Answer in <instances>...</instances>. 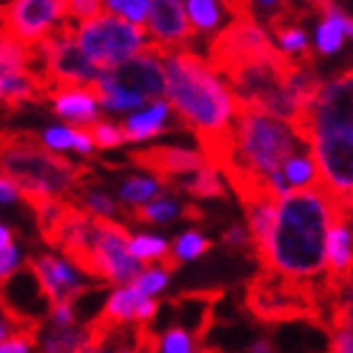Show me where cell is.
<instances>
[{
  "label": "cell",
  "mask_w": 353,
  "mask_h": 353,
  "mask_svg": "<svg viewBox=\"0 0 353 353\" xmlns=\"http://www.w3.org/2000/svg\"><path fill=\"white\" fill-rule=\"evenodd\" d=\"M164 71L172 111L197 137L210 167L220 172L235 137L237 99L232 88L210 61L187 48L164 53Z\"/></svg>",
  "instance_id": "obj_1"
},
{
  "label": "cell",
  "mask_w": 353,
  "mask_h": 353,
  "mask_svg": "<svg viewBox=\"0 0 353 353\" xmlns=\"http://www.w3.org/2000/svg\"><path fill=\"white\" fill-rule=\"evenodd\" d=\"M341 214L353 212L321 184L280 197L270 240L258 255L265 272L298 285H313L325 272V243Z\"/></svg>",
  "instance_id": "obj_2"
},
{
  "label": "cell",
  "mask_w": 353,
  "mask_h": 353,
  "mask_svg": "<svg viewBox=\"0 0 353 353\" xmlns=\"http://www.w3.org/2000/svg\"><path fill=\"white\" fill-rule=\"evenodd\" d=\"M305 149H310V144L290 121H283L265 111L237 109L232 149L220 172L228 176L235 194L245 205L258 197H270V179L290 157Z\"/></svg>",
  "instance_id": "obj_3"
},
{
  "label": "cell",
  "mask_w": 353,
  "mask_h": 353,
  "mask_svg": "<svg viewBox=\"0 0 353 353\" xmlns=\"http://www.w3.org/2000/svg\"><path fill=\"white\" fill-rule=\"evenodd\" d=\"M0 170L18 190H41L74 202L96 182L88 164L61 157L38 134L26 129H0Z\"/></svg>",
  "instance_id": "obj_4"
},
{
  "label": "cell",
  "mask_w": 353,
  "mask_h": 353,
  "mask_svg": "<svg viewBox=\"0 0 353 353\" xmlns=\"http://www.w3.org/2000/svg\"><path fill=\"white\" fill-rule=\"evenodd\" d=\"M167 48L149 43L134 59L121 66L103 71L99 83L91 86L96 101L111 111H134L141 103L164 101L167 96V71H164Z\"/></svg>",
  "instance_id": "obj_5"
},
{
  "label": "cell",
  "mask_w": 353,
  "mask_h": 353,
  "mask_svg": "<svg viewBox=\"0 0 353 353\" xmlns=\"http://www.w3.org/2000/svg\"><path fill=\"white\" fill-rule=\"evenodd\" d=\"M149 30L144 26L129 23L121 15L103 13L76 28V43L86 53V59L101 71L121 66L124 61L134 59L152 43Z\"/></svg>",
  "instance_id": "obj_6"
},
{
  "label": "cell",
  "mask_w": 353,
  "mask_h": 353,
  "mask_svg": "<svg viewBox=\"0 0 353 353\" xmlns=\"http://www.w3.org/2000/svg\"><path fill=\"white\" fill-rule=\"evenodd\" d=\"M43 59V81L51 91L59 88H91L99 83L103 71L86 59L76 43V26L63 21L43 43L36 46Z\"/></svg>",
  "instance_id": "obj_7"
},
{
  "label": "cell",
  "mask_w": 353,
  "mask_h": 353,
  "mask_svg": "<svg viewBox=\"0 0 353 353\" xmlns=\"http://www.w3.org/2000/svg\"><path fill=\"white\" fill-rule=\"evenodd\" d=\"M129 230L109 217H94V278L114 285H134V280L147 270L144 263L129 250Z\"/></svg>",
  "instance_id": "obj_8"
},
{
  "label": "cell",
  "mask_w": 353,
  "mask_h": 353,
  "mask_svg": "<svg viewBox=\"0 0 353 353\" xmlns=\"http://www.w3.org/2000/svg\"><path fill=\"white\" fill-rule=\"evenodd\" d=\"M280 48L255 18H235L228 28L220 30L210 43V63L217 74H230L232 68L275 56Z\"/></svg>",
  "instance_id": "obj_9"
},
{
  "label": "cell",
  "mask_w": 353,
  "mask_h": 353,
  "mask_svg": "<svg viewBox=\"0 0 353 353\" xmlns=\"http://www.w3.org/2000/svg\"><path fill=\"white\" fill-rule=\"evenodd\" d=\"M68 15V0H10L0 3V30L36 48Z\"/></svg>",
  "instance_id": "obj_10"
},
{
  "label": "cell",
  "mask_w": 353,
  "mask_h": 353,
  "mask_svg": "<svg viewBox=\"0 0 353 353\" xmlns=\"http://www.w3.org/2000/svg\"><path fill=\"white\" fill-rule=\"evenodd\" d=\"M331 126H353V68L321 83V91L295 129L303 139H308L310 132Z\"/></svg>",
  "instance_id": "obj_11"
},
{
  "label": "cell",
  "mask_w": 353,
  "mask_h": 353,
  "mask_svg": "<svg viewBox=\"0 0 353 353\" xmlns=\"http://www.w3.org/2000/svg\"><path fill=\"white\" fill-rule=\"evenodd\" d=\"M23 265L36 275L38 285L43 288L51 308L53 305H61V303H79L83 295L99 290V285L81 283L74 275V270L61 258L51 255V252H30Z\"/></svg>",
  "instance_id": "obj_12"
},
{
  "label": "cell",
  "mask_w": 353,
  "mask_h": 353,
  "mask_svg": "<svg viewBox=\"0 0 353 353\" xmlns=\"http://www.w3.org/2000/svg\"><path fill=\"white\" fill-rule=\"evenodd\" d=\"M126 159L134 167L149 172L162 187H167L170 182H174V179H179L184 174H194V172H202L205 167H210V162H207V157L202 152L172 147V144H159V147L129 152Z\"/></svg>",
  "instance_id": "obj_13"
},
{
  "label": "cell",
  "mask_w": 353,
  "mask_h": 353,
  "mask_svg": "<svg viewBox=\"0 0 353 353\" xmlns=\"http://www.w3.org/2000/svg\"><path fill=\"white\" fill-rule=\"evenodd\" d=\"M147 30L152 36V43L162 46L167 51L184 48L197 33L182 0H152Z\"/></svg>",
  "instance_id": "obj_14"
},
{
  "label": "cell",
  "mask_w": 353,
  "mask_h": 353,
  "mask_svg": "<svg viewBox=\"0 0 353 353\" xmlns=\"http://www.w3.org/2000/svg\"><path fill=\"white\" fill-rule=\"evenodd\" d=\"M353 214H341L333 222L325 243V283L331 293H339L341 288L353 280V232H351Z\"/></svg>",
  "instance_id": "obj_15"
},
{
  "label": "cell",
  "mask_w": 353,
  "mask_h": 353,
  "mask_svg": "<svg viewBox=\"0 0 353 353\" xmlns=\"http://www.w3.org/2000/svg\"><path fill=\"white\" fill-rule=\"evenodd\" d=\"M321 184V176H318V164L313 159V152L305 149L301 154L290 157L280 172L270 179L268 184V192L270 197L280 199L290 194V192H301V190H310V187H318Z\"/></svg>",
  "instance_id": "obj_16"
},
{
  "label": "cell",
  "mask_w": 353,
  "mask_h": 353,
  "mask_svg": "<svg viewBox=\"0 0 353 353\" xmlns=\"http://www.w3.org/2000/svg\"><path fill=\"white\" fill-rule=\"evenodd\" d=\"M53 114H59L71 129L74 126H91L99 121V109H96V96L91 88H59L48 94Z\"/></svg>",
  "instance_id": "obj_17"
},
{
  "label": "cell",
  "mask_w": 353,
  "mask_h": 353,
  "mask_svg": "<svg viewBox=\"0 0 353 353\" xmlns=\"http://www.w3.org/2000/svg\"><path fill=\"white\" fill-rule=\"evenodd\" d=\"M220 298V293H210V290H194V293H182L172 301L174 316L182 328L197 339V343L205 339L207 328L212 323V305Z\"/></svg>",
  "instance_id": "obj_18"
},
{
  "label": "cell",
  "mask_w": 353,
  "mask_h": 353,
  "mask_svg": "<svg viewBox=\"0 0 353 353\" xmlns=\"http://www.w3.org/2000/svg\"><path fill=\"white\" fill-rule=\"evenodd\" d=\"M290 8L283 6L278 13L270 18V28L272 36H275V43H278L280 53H285L293 63H303V66H310L308 59V36L305 30L298 26L295 21H290Z\"/></svg>",
  "instance_id": "obj_19"
},
{
  "label": "cell",
  "mask_w": 353,
  "mask_h": 353,
  "mask_svg": "<svg viewBox=\"0 0 353 353\" xmlns=\"http://www.w3.org/2000/svg\"><path fill=\"white\" fill-rule=\"evenodd\" d=\"M147 295H141L134 285H121L109 295V301L103 303L101 313L96 316V321L111 331L124 328L129 323H137V310H139L141 301Z\"/></svg>",
  "instance_id": "obj_20"
},
{
  "label": "cell",
  "mask_w": 353,
  "mask_h": 353,
  "mask_svg": "<svg viewBox=\"0 0 353 353\" xmlns=\"http://www.w3.org/2000/svg\"><path fill=\"white\" fill-rule=\"evenodd\" d=\"M346 38H353V18L343 13L339 6H331L323 13V21L316 28V48L323 56L339 53L346 43Z\"/></svg>",
  "instance_id": "obj_21"
},
{
  "label": "cell",
  "mask_w": 353,
  "mask_h": 353,
  "mask_svg": "<svg viewBox=\"0 0 353 353\" xmlns=\"http://www.w3.org/2000/svg\"><path fill=\"white\" fill-rule=\"evenodd\" d=\"M172 114V106L167 101H157L149 103L144 111H137L126 119L121 129L126 134V141H144V139H154L159 134H164L170 126H167V119Z\"/></svg>",
  "instance_id": "obj_22"
},
{
  "label": "cell",
  "mask_w": 353,
  "mask_h": 353,
  "mask_svg": "<svg viewBox=\"0 0 353 353\" xmlns=\"http://www.w3.org/2000/svg\"><path fill=\"white\" fill-rule=\"evenodd\" d=\"M38 348H41V353H91L86 325L83 328H79V325L63 328V325L53 323L43 325Z\"/></svg>",
  "instance_id": "obj_23"
},
{
  "label": "cell",
  "mask_w": 353,
  "mask_h": 353,
  "mask_svg": "<svg viewBox=\"0 0 353 353\" xmlns=\"http://www.w3.org/2000/svg\"><path fill=\"white\" fill-rule=\"evenodd\" d=\"M275 205L278 199L272 197H258L252 202H245V212H248V230L252 235V245L258 255L265 250V245L270 240L272 222H275Z\"/></svg>",
  "instance_id": "obj_24"
},
{
  "label": "cell",
  "mask_w": 353,
  "mask_h": 353,
  "mask_svg": "<svg viewBox=\"0 0 353 353\" xmlns=\"http://www.w3.org/2000/svg\"><path fill=\"white\" fill-rule=\"evenodd\" d=\"M167 187L179 190L194 199H222L225 197V184L220 179V172L214 167H205L202 172H194L187 179H174Z\"/></svg>",
  "instance_id": "obj_25"
},
{
  "label": "cell",
  "mask_w": 353,
  "mask_h": 353,
  "mask_svg": "<svg viewBox=\"0 0 353 353\" xmlns=\"http://www.w3.org/2000/svg\"><path fill=\"white\" fill-rule=\"evenodd\" d=\"M176 214H182V207L174 205L167 197H157L147 205L124 207V217L134 222H147V225H159V222H172Z\"/></svg>",
  "instance_id": "obj_26"
},
{
  "label": "cell",
  "mask_w": 353,
  "mask_h": 353,
  "mask_svg": "<svg viewBox=\"0 0 353 353\" xmlns=\"http://www.w3.org/2000/svg\"><path fill=\"white\" fill-rule=\"evenodd\" d=\"M159 187H162V184L157 182L154 176H129V179L121 184L119 197H121L124 205L139 207L159 197Z\"/></svg>",
  "instance_id": "obj_27"
},
{
  "label": "cell",
  "mask_w": 353,
  "mask_h": 353,
  "mask_svg": "<svg viewBox=\"0 0 353 353\" xmlns=\"http://www.w3.org/2000/svg\"><path fill=\"white\" fill-rule=\"evenodd\" d=\"M187 15L197 33H210L220 26V6L217 0H184Z\"/></svg>",
  "instance_id": "obj_28"
},
{
  "label": "cell",
  "mask_w": 353,
  "mask_h": 353,
  "mask_svg": "<svg viewBox=\"0 0 353 353\" xmlns=\"http://www.w3.org/2000/svg\"><path fill=\"white\" fill-rule=\"evenodd\" d=\"M129 250H132L134 258L144 265H152V263H157V260L162 263L172 252L167 240H162V237H157V235H134L132 243H129Z\"/></svg>",
  "instance_id": "obj_29"
},
{
  "label": "cell",
  "mask_w": 353,
  "mask_h": 353,
  "mask_svg": "<svg viewBox=\"0 0 353 353\" xmlns=\"http://www.w3.org/2000/svg\"><path fill=\"white\" fill-rule=\"evenodd\" d=\"M76 202H79L83 210H88L94 217H109V220H114L117 214H124V207L117 205L109 194H103V192H99V190H91V187H86V190L76 197Z\"/></svg>",
  "instance_id": "obj_30"
},
{
  "label": "cell",
  "mask_w": 353,
  "mask_h": 353,
  "mask_svg": "<svg viewBox=\"0 0 353 353\" xmlns=\"http://www.w3.org/2000/svg\"><path fill=\"white\" fill-rule=\"evenodd\" d=\"M197 339L182 325H172L159 336L157 333V353H194Z\"/></svg>",
  "instance_id": "obj_31"
},
{
  "label": "cell",
  "mask_w": 353,
  "mask_h": 353,
  "mask_svg": "<svg viewBox=\"0 0 353 353\" xmlns=\"http://www.w3.org/2000/svg\"><path fill=\"white\" fill-rule=\"evenodd\" d=\"M83 129L91 134L96 149H114V147H121L126 141V134L121 129V124H111L106 119H99V121H94L91 126H83Z\"/></svg>",
  "instance_id": "obj_32"
},
{
  "label": "cell",
  "mask_w": 353,
  "mask_h": 353,
  "mask_svg": "<svg viewBox=\"0 0 353 353\" xmlns=\"http://www.w3.org/2000/svg\"><path fill=\"white\" fill-rule=\"evenodd\" d=\"M207 250H210V240H207L205 235L194 232V230H190V232H184V235L176 237L174 248H172V255H174L179 263H187V260L199 258V255Z\"/></svg>",
  "instance_id": "obj_33"
},
{
  "label": "cell",
  "mask_w": 353,
  "mask_h": 353,
  "mask_svg": "<svg viewBox=\"0 0 353 353\" xmlns=\"http://www.w3.org/2000/svg\"><path fill=\"white\" fill-rule=\"evenodd\" d=\"M106 8H109L114 15H121L129 23H147L149 18V8H152V0H106Z\"/></svg>",
  "instance_id": "obj_34"
},
{
  "label": "cell",
  "mask_w": 353,
  "mask_h": 353,
  "mask_svg": "<svg viewBox=\"0 0 353 353\" xmlns=\"http://www.w3.org/2000/svg\"><path fill=\"white\" fill-rule=\"evenodd\" d=\"M43 328H33V331H13L6 341H0V353H30L33 346H38Z\"/></svg>",
  "instance_id": "obj_35"
},
{
  "label": "cell",
  "mask_w": 353,
  "mask_h": 353,
  "mask_svg": "<svg viewBox=\"0 0 353 353\" xmlns=\"http://www.w3.org/2000/svg\"><path fill=\"white\" fill-rule=\"evenodd\" d=\"M167 280H170V272L167 270H162V268H147L139 278L134 280V288H137L141 295L152 298V295L162 293L164 285H167Z\"/></svg>",
  "instance_id": "obj_36"
},
{
  "label": "cell",
  "mask_w": 353,
  "mask_h": 353,
  "mask_svg": "<svg viewBox=\"0 0 353 353\" xmlns=\"http://www.w3.org/2000/svg\"><path fill=\"white\" fill-rule=\"evenodd\" d=\"M103 6H106V0H68V18L88 23L103 15Z\"/></svg>",
  "instance_id": "obj_37"
},
{
  "label": "cell",
  "mask_w": 353,
  "mask_h": 353,
  "mask_svg": "<svg viewBox=\"0 0 353 353\" xmlns=\"http://www.w3.org/2000/svg\"><path fill=\"white\" fill-rule=\"evenodd\" d=\"M15 272H18V250L15 245H10L6 250H0V285H6Z\"/></svg>",
  "instance_id": "obj_38"
},
{
  "label": "cell",
  "mask_w": 353,
  "mask_h": 353,
  "mask_svg": "<svg viewBox=\"0 0 353 353\" xmlns=\"http://www.w3.org/2000/svg\"><path fill=\"white\" fill-rule=\"evenodd\" d=\"M222 240H225V245H230V248H235V250H248V248L252 245L250 230L240 228V225H232L230 230H225V235H222Z\"/></svg>",
  "instance_id": "obj_39"
},
{
  "label": "cell",
  "mask_w": 353,
  "mask_h": 353,
  "mask_svg": "<svg viewBox=\"0 0 353 353\" xmlns=\"http://www.w3.org/2000/svg\"><path fill=\"white\" fill-rule=\"evenodd\" d=\"M43 141L51 149H71L74 147V129H46Z\"/></svg>",
  "instance_id": "obj_40"
},
{
  "label": "cell",
  "mask_w": 353,
  "mask_h": 353,
  "mask_svg": "<svg viewBox=\"0 0 353 353\" xmlns=\"http://www.w3.org/2000/svg\"><path fill=\"white\" fill-rule=\"evenodd\" d=\"M21 194H18V187H15L8 176H3L0 179V202H13V199H18Z\"/></svg>",
  "instance_id": "obj_41"
},
{
  "label": "cell",
  "mask_w": 353,
  "mask_h": 353,
  "mask_svg": "<svg viewBox=\"0 0 353 353\" xmlns=\"http://www.w3.org/2000/svg\"><path fill=\"white\" fill-rule=\"evenodd\" d=\"M13 245V230L6 228V225H0V250H6Z\"/></svg>",
  "instance_id": "obj_42"
},
{
  "label": "cell",
  "mask_w": 353,
  "mask_h": 353,
  "mask_svg": "<svg viewBox=\"0 0 353 353\" xmlns=\"http://www.w3.org/2000/svg\"><path fill=\"white\" fill-rule=\"evenodd\" d=\"M305 3H308L310 8H316V10H321V13H325V10H328L331 6H336L333 0H305Z\"/></svg>",
  "instance_id": "obj_43"
},
{
  "label": "cell",
  "mask_w": 353,
  "mask_h": 353,
  "mask_svg": "<svg viewBox=\"0 0 353 353\" xmlns=\"http://www.w3.org/2000/svg\"><path fill=\"white\" fill-rule=\"evenodd\" d=\"M250 353H272L270 341H258V343H252Z\"/></svg>",
  "instance_id": "obj_44"
},
{
  "label": "cell",
  "mask_w": 353,
  "mask_h": 353,
  "mask_svg": "<svg viewBox=\"0 0 353 353\" xmlns=\"http://www.w3.org/2000/svg\"><path fill=\"white\" fill-rule=\"evenodd\" d=\"M8 331H13V328H10V325H8L6 321L0 318V341H6L8 336H10V333H8Z\"/></svg>",
  "instance_id": "obj_45"
},
{
  "label": "cell",
  "mask_w": 353,
  "mask_h": 353,
  "mask_svg": "<svg viewBox=\"0 0 353 353\" xmlns=\"http://www.w3.org/2000/svg\"><path fill=\"white\" fill-rule=\"evenodd\" d=\"M199 353H220V351H217V348H202Z\"/></svg>",
  "instance_id": "obj_46"
},
{
  "label": "cell",
  "mask_w": 353,
  "mask_h": 353,
  "mask_svg": "<svg viewBox=\"0 0 353 353\" xmlns=\"http://www.w3.org/2000/svg\"><path fill=\"white\" fill-rule=\"evenodd\" d=\"M96 353H109V351H106V348H101V351H96Z\"/></svg>",
  "instance_id": "obj_47"
},
{
  "label": "cell",
  "mask_w": 353,
  "mask_h": 353,
  "mask_svg": "<svg viewBox=\"0 0 353 353\" xmlns=\"http://www.w3.org/2000/svg\"><path fill=\"white\" fill-rule=\"evenodd\" d=\"M3 176H6V174H3V170H0V179H3Z\"/></svg>",
  "instance_id": "obj_48"
},
{
  "label": "cell",
  "mask_w": 353,
  "mask_h": 353,
  "mask_svg": "<svg viewBox=\"0 0 353 353\" xmlns=\"http://www.w3.org/2000/svg\"><path fill=\"white\" fill-rule=\"evenodd\" d=\"M6 3H10V0H6Z\"/></svg>",
  "instance_id": "obj_49"
}]
</instances>
